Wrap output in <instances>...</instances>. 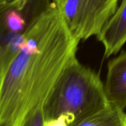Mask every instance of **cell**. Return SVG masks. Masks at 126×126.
Returning <instances> with one entry per match:
<instances>
[{
  "mask_svg": "<svg viewBox=\"0 0 126 126\" xmlns=\"http://www.w3.org/2000/svg\"><path fill=\"white\" fill-rule=\"evenodd\" d=\"M79 42L53 1L28 24L20 50L0 73V126H27L42 110L62 71L77 56Z\"/></svg>",
  "mask_w": 126,
  "mask_h": 126,
  "instance_id": "6da1fadb",
  "label": "cell"
},
{
  "mask_svg": "<svg viewBox=\"0 0 126 126\" xmlns=\"http://www.w3.org/2000/svg\"><path fill=\"white\" fill-rule=\"evenodd\" d=\"M109 105L99 74L75 56L59 74L42 112L45 120L62 119L74 126Z\"/></svg>",
  "mask_w": 126,
  "mask_h": 126,
  "instance_id": "7a4b0ae2",
  "label": "cell"
},
{
  "mask_svg": "<svg viewBox=\"0 0 126 126\" xmlns=\"http://www.w3.org/2000/svg\"><path fill=\"white\" fill-rule=\"evenodd\" d=\"M96 38L103 45L106 59L116 55L126 44V0H121Z\"/></svg>",
  "mask_w": 126,
  "mask_h": 126,
  "instance_id": "3957f363",
  "label": "cell"
},
{
  "mask_svg": "<svg viewBox=\"0 0 126 126\" xmlns=\"http://www.w3.org/2000/svg\"><path fill=\"white\" fill-rule=\"evenodd\" d=\"M105 91L110 105L125 110L126 108V50L108 62Z\"/></svg>",
  "mask_w": 126,
  "mask_h": 126,
  "instance_id": "277c9868",
  "label": "cell"
},
{
  "mask_svg": "<svg viewBox=\"0 0 126 126\" xmlns=\"http://www.w3.org/2000/svg\"><path fill=\"white\" fill-rule=\"evenodd\" d=\"M84 21L96 28L103 26L113 14L119 0H85Z\"/></svg>",
  "mask_w": 126,
  "mask_h": 126,
  "instance_id": "5b68a950",
  "label": "cell"
},
{
  "mask_svg": "<svg viewBox=\"0 0 126 126\" xmlns=\"http://www.w3.org/2000/svg\"><path fill=\"white\" fill-rule=\"evenodd\" d=\"M74 126H126V113L109 105Z\"/></svg>",
  "mask_w": 126,
  "mask_h": 126,
  "instance_id": "8992f818",
  "label": "cell"
},
{
  "mask_svg": "<svg viewBox=\"0 0 126 126\" xmlns=\"http://www.w3.org/2000/svg\"><path fill=\"white\" fill-rule=\"evenodd\" d=\"M14 1L0 5V47H1L5 32H6L5 16L8 9L13 5Z\"/></svg>",
  "mask_w": 126,
  "mask_h": 126,
  "instance_id": "52a82bcc",
  "label": "cell"
},
{
  "mask_svg": "<svg viewBox=\"0 0 126 126\" xmlns=\"http://www.w3.org/2000/svg\"><path fill=\"white\" fill-rule=\"evenodd\" d=\"M27 126H45V119L42 110L36 112L28 122Z\"/></svg>",
  "mask_w": 126,
  "mask_h": 126,
  "instance_id": "ba28073f",
  "label": "cell"
},
{
  "mask_svg": "<svg viewBox=\"0 0 126 126\" xmlns=\"http://www.w3.org/2000/svg\"><path fill=\"white\" fill-rule=\"evenodd\" d=\"M45 126H68L64 119H55V120H45Z\"/></svg>",
  "mask_w": 126,
  "mask_h": 126,
  "instance_id": "9c48e42d",
  "label": "cell"
},
{
  "mask_svg": "<svg viewBox=\"0 0 126 126\" xmlns=\"http://www.w3.org/2000/svg\"><path fill=\"white\" fill-rule=\"evenodd\" d=\"M52 1H53L57 6H59V8H60L61 5H62V4L63 3V2H64V0H52Z\"/></svg>",
  "mask_w": 126,
  "mask_h": 126,
  "instance_id": "30bf717a",
  "label": "cell"
},
{
  "mask_svg": "<svg viewBox=\"0 0 126 126\" xmlns=\"http://www.w3.org/2000/svg\"><path fill=\"white\" fill-rule=\"evenodd\" d=\"M13 1H14V0H0V5L4 4V3L11 2H13Z\"/></svg>",
  "mask_w": 126,
  "mask_h": 126,
  "instance_id": "8fae6325",
  "label": "cell"
}]
</instances>
